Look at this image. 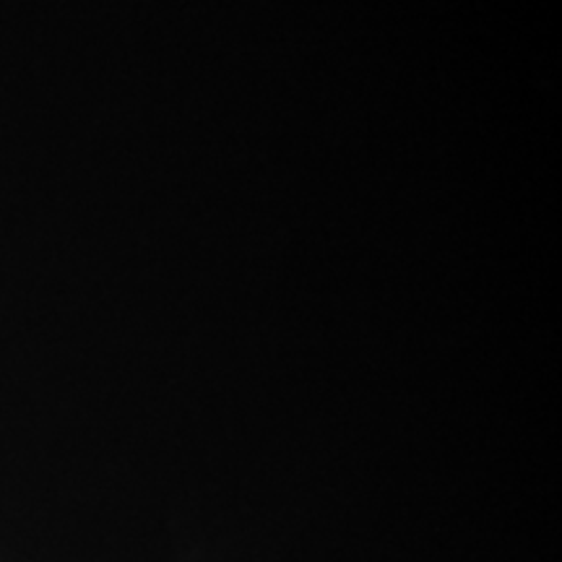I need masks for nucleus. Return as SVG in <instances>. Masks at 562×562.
<instances>
[]
</instances>
